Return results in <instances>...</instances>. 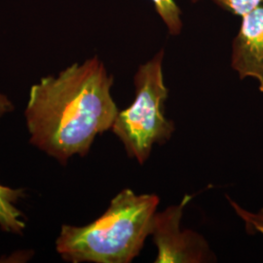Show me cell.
<instances>
[{"mask_svg":"<svg viewBox=\"0 0 263 263\" xmlns=\"http://www.w3.org/2000/svg\"><path fill=\"white\" fill-rule=\"evenodd\" d=\"M112 85V76L98 57L42 78L31 87L25 112L30 143L63 164L87 155L119 112Z\"/></svg>","mask_w":263,"mask_h":263,"instance_id":"1","label":"cell"},{"mask_svg":"<svg viewBox=\"0 0 263 263\" xmlns=\"http://www.w3.org/2000/svg\"><path fill=\"white\" fill-rule=\"evenodd\" d=\"M159 202L156 194H137L125 188L93 222L63 226L57 252L68 262H131L151 236Z\"/></svg>","mask_w":263,"mask_h":263,"instance_id":"2","label":"cell"},{"mask_svg":"<svg viewBox=\"0 0 263 263\" xmlns=\"http://www.w3.org/2000/svg\"><path fill=\"white\" fill-rule=\"evenodd\" d=\"M164 49L141 64L134 76L135 99L119 111L113 123L115 136L130 158L143 165L155 144H164L176 131L175 122L166 116L169 89L165 83Z\"/></svg>","mask_w":263,"mask_h":263,"instance_id":"3","label":"cell"},{"mask_svg":"<svg viewBox=\"0 0 263 263\" xmlns=\"http://www.w3.org/2000/svg\"><path fill=\"white\" fill-rule=\"evenodd\" d=\"M192 196L185 195L180 203L156 212L152 218L151 236L157 249L156 263L215 262L216 257L205 237L181 227L184 209Z\"/></svg>","mask_w":263,"mask_h":263,"instance_id":"4","label":"cell"},{"mask_svg":"<svg viewBox=\"0 0 263 263\" xmlns=\"http://www.w3.org/2000/svg\"><path fill=\"white\" fill-rule=\"evenodd\" d=\"M231 67L240 79L255 80L263 93V2L242 17L232 42Z\"/></svg>","mask_w":263,"mask_h":263,"instance_id":"5","label":"cell"},{"mask_svg":"<svg viewBox=\"0 0 263 263\" xmlns=\"http://www.w3.org/2000/svg\"><path fill=\"white\" fill-rule=\"evenodd\" d=\"M24 195V190L13 189L0 184V227L12 233L22 234L26 228L23 213L17 208V202Z\"/></svg>","mask_w":263,"mask_h":263,"instance_id":"6","label":"cell"},{"mask_svg":"<svg viewBox=\"0 0 263 263\" xmlns=\"http://www.w3.org/2000/svg\"><path fill=\"white\" fill-rule=\"evenodd\" d=\"M157 15L171 35H179L183 28L182 11L176 0H151Z\"/></svg>","mask_w":263,"mask_h":263,"instance_id":"7","label":"cell"},{"mask_svg":"<svg viewBox=\"0 0 263 263\" xmlns=\"http://www.w3.org/2000/svg\"><path fill=\"white\" fill-rule=\"evenodd\" d=\"M231 208L234 210L236 215L244 222L245 229L249 235H255L260 233L263 235V208L257 212H250L241 207L237 202L229 196H226Z\"/></svg>","mask_w":263,"mask_h":263,"instance_id":"8","label":"cell"},{"mask_svg":"<svg viewBox=\"0 0 263 263\" xmlns=\"http://www.w3.org/2000/svg\"><path fill=\"white\" fill-rule=\"evenodd\" d=\"M193 3H196L200 0H190ZM220 8L230 12L231 14L244 17L248 13L255 9L258 5H260L263 0H212Z\"/></svg>","mask_w":263,"mask_h":263,"instance_id":"9","label":"cell"},{"mask_svg":"<svg viewBox=\"0 0 263 263\" xmlns=\"http://www.w3.org/2000/svg\"><path fill=\"white\" fill-rule=\"evenodd\" d=\"M12 109H13V105L8 100V98L4 95L0 94V117L3 114L9 112Z\"/></svg>","mask_w":263,"mask_h":263,"instance_id":"10","label":"cell"}]
</instances>
